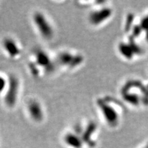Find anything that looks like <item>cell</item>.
<instances>
[{
	"mask_svg": "<svg viewBox=\"0 0 148 148\" xmlns=\"http://www.w3.org/2000/svg\"><path fill=\"white\" fill-rule=\"evenodd\" d=\"M54 58L42 49L38 48L33 51L31 60L28 62V69L34 77H39L54 71Z\"/></svg>",
	"mask_w": 148,
	"mask_h": 148,
	"instance_id": "1",
	"label": "cell"
},
{
	"mask_svg": "<svg viewBox=\"0 0 148 148\" xmlns=\"http://www.w3.org/2000/svg\"><path fill=\"white\" fill-rule=\"evenodd\" d=\"M32 23L34 28L43 40L50 41L55 36V28L49 18L40 10L33 13Z\"/></svg>",
	"mask_w": 148,
	"mask_h": 148,
	"instance_id": "2",
	"label": "cell"
},
{
	"mask_svg": "<svg viewBox=\"0 0 148 148\" xmlns=\"http://www.w3.org/2000/svg\"><path fill=\"white\" fill-rule=\"evenodd\" d=\"M54 60L56 66L66 71H73L82 65L84 59L81 53L65 49L59 51L56 56Z\"/></svg>",
	"mask_w": 148,
	"mask_h": 148,
	"instance_id": "3",
	"label": "cell"
},
{
	"mask_svg": "<svg viewBox=\"0 0 148 148\" xmlns=\"http://www.w3.org/2000/svg\"><path fill=\"white\" fill-rule=\"evenodd\" d=\"M21 89V82L17 76L10 75L8 76V83L6 90L3 95V103L8 108H13L18 102Z\"/></svg>",
	"mask_w": 148,
	"mask_h": 148,
	"instance_id": "4",
	"label": "cell"
},
{
	"mask_svg": "<svg viewBox=\"0 0 148 148\" xmlns=\"http://www.w3.org/2000/svg\"><path fill=\"white\" fill-rule=\"evenodd\" d=\"M1 47L5 55L12 60L18 59L23 53V48L21 44L13 37H4L1 40Z\"/></svg>",
	"mask_w": 148,
	"mask_h": 148,
	"instance_id": "5",
	"label": "cell"
},
{
	"mask_svg": "<svg viewBox=\"0 0 148 148\" xmlns=\"http://www.w3.org/2000/svg\"><path fill=\"white\" fill-rule=\"evenodd\" d=\"M25 110L29 119L34 123H40L45 120V109L37 99L32 98L28 99L25 104Z\"/></svg>",
	"mask_w": 148,
	"mask_h": 148,
	"instance_id": "6",
	"label": "cell"
},
{
	"mask_svg": "<svg viewBox=\"0 0 148 148\" xmlns=\"http://www.w3.org/2000/svg\"><path fill=\"white\" fill-rule=\"evenodd\" d=\"M63 141L70 148H82L84 145L82 138L75 131H69L63 136Z\"/></svg>",
	"mask_w": 148,
	"mask_h": 148,
	"instance_id": "7",
	"label": "cell"
},
{
	"mask_svg": "<svg viewBox=\"0 0 148 148\" xmlns=\"http://www.w3.org/2000/svg\"><path fill=\"white\" fill-rule=\"evenodd\" d=\"M110 14V10L106 8L95 10L90 13L88 16V21L92 25H98L103 23V21L108 17Z\"/></svg>",
	"mask_w": 148,
	"mask_h": 148,
	"instance_id": "8",
	"label": "cell"
},
{
	"mask_svg": "<svg viewBox=\"0 0 148 148\" xmlns=\"http://www.w3.org/2000/svg\"><path fill=\"white\" fill-rule=\"evenodd\" d=\"M8 83V76L0 73V95H3Z\"/></svg>",
	"mask_w": 148,
	"mask_h": 148,
	"instance_id": "9",
	"label": "cell"
}]
</instances>
